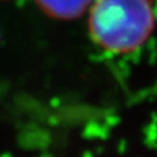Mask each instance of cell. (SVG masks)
Returning <instances> with one entry per match:
<instances>
[{
	"mask_svg": "<svg viewBox=\"0 0 157 157\" xmlns=\"http://www.w3.org/2000/svg\"><path fill=\"white\" fill-rule=\"evenodd\" d=\"M156 24L151 0H94L88 28L93 42L111 54H130L140 48Z\"/></svg>",
	"mask_w": 157,
	"mask_h": 157,
	"instance_id": "1",
	"label": "cell"
},
{
	"mask_svg": "<svg viewBox=\"0 0 157 157\" xmlns=\"http://www.w3.org/2000/svg\"><path fill=\"white\" fill-rule=\"evenodd\" d=\"M45 13L56 20H73L89 11L94 0H37Z\"/></svg>",
	"mask_w": 157,
	"mask_h": 157,
	"instance_id": "2",
	"label": "cell"
}]
</instances>
